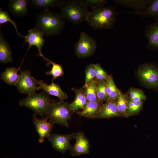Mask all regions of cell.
<instances>
[{"instance_id": "1", "label": "cell", "mask_w": 158, "mask_h": 158, "mask_svg": "<svg viewBox=\"0 0 158 158\" xmlns=\"http://www.w3.org/2000/svg\"><path fill=\"white\" fill-rule=\"evenodd\" d=\"M34 28L44 36H54L59 35L65 25V19L60 14L49 9L36 13Z\"/></svg>"}, {"instance_id": "2", "label": "cell", "mask_w": 158, "mask_h": 158, "mask_svg": "<svg viewBox=\"0 0 158 158\" xmlns=\"http://www.w3.org/2000/svg\"><path fill=\"white\" fill-rule=\"evenodd\" d=\"M118 12L111 6L103 5L92 9L86 21L93 29H110L116 20Z\"/></svg>"}, {"instance_id": "3", "label": "cell", "mask_w": 158, "mask_h": 158, "mask_svg": "<svg viewBox=\"0 0 158 158\" xmlns=\"http://www.w3.org/2000/svg\"><path fill=\"white\" fill-rule=\"evenodd\" d=\"M59 8L60 14L65 20L74 24L86 21L89 12L82 0H64Z\"/></svg>"}, {"instance_id": "4", "label": "cell", "mask_w": 158, "mask_h": 158, "mask_svg": "<svg viewBox=\"0 0 158 158\" xmlns=\"http://www.w3.org/2000/svg\"><path fill=\"white\" fill-rule=\"evenodd\" d=\"M54 101L46 92L34 93L19 101L20 106L24 107L32 110L35 115L43 117L47 114L51 104Z\"/></svg>"}, {"instance_id": "5", "label": "cell", "mask_w": 158, "mask_h": 158, "mask_svg": "<svg viewBox=\"0 0 158 158\" xmlns=\"http://www.w3.org/2000/svg\"><path fill=\"white\" fill-rule=\"evenodd\" d=\"M67 102L54 101L51 104L47 117L53 124L68 127V122L73 112Z\"/></svg>"}, {"instance_id": "6", "label": "cell", "mask_w": 158, "mask_h": 158, "mask_svg": "<svg viewBox=\"0 0 158 158\" xmlns=\"http://www.w3.org/2000/svg\"><path fill=\"white\" fill-rule=\"evenodd\" d=\"M97 48L96 41L86 32H81L79 39L74 45L76 55L79 58L89 57L95 52Z\"/></svg>"}, {"instance_id": "7", "label": "cell", "mask_w": 158, "mask_h": 158, "mask_svg": "<svg viewBox=\"0 0 158 158\" xmlns=\"http://www.w3.org/2000/svg\"><path fill=\"white\" fill-rule=\"evenodd\" d=\"M139 77L147 86L152 88L158 87V69L154 65L145 63L138 70Z\"/></svg>"}, {"instance_id": "8", "label": "cell", "mask_w": 158, "mask_h": 158, "mask_svg": "<svg viewBox=\"0 0 158 158\" xmlns=\"http://www.w3.org/2000/svg\"><path fill=\"white\" fill-rule=\"evenodd\" d=\"M37 85L34 81L29 71H20L19 78L16 86L20 93L28 95L35 93L39 90Z\"/></svg>"}, {"instance_id": "9", "label": "cell", "mask_w": 158, "mask_h": 158, "mask_svg": "<svg viewBox=\"0 0 158 158\" xmlns=\"http://www.w3.org/2000/svg\"><path fill=\"white\" fill-rule=\"evenodd\" d=\"M74 133L65 135L50 134L48 138L53 147L57 151L64 153L70 150L72 146L71 140L73 138Z\"/></svg>"}, {"instance_id": "10", "label": "cell", "mask_w": 158, "mask_h": 158, "mask_svg": "<svg viewBox=\"0 0 158 158\" xmlns=\"http://www.w3.org/2000/svg\"><path fill=\"white\" fill-rule=\"evenodd\" d=\"M73 138L75 139V142L70 150L71 155L78 156L89 153V142L83 132L74 133Z\"/></svg>"}, {"instance_id": "11", "label": "cell", "mask_w": 158, "mask_h": 158, "mask_svg": "<svg viewBox=\"0 0 158 158\" xmlns=\"http://www.w3.org/2000/svg\"><path fill=\"white\" fill-rule=\"evenodd\" d=\"M42 34L35 28L29 30L27 35L24 36V44L28 43L29 47L27 51L32 46H35L37 49L38 53L37 56H44L41 52L42 48L44 45L45 41Z\"/></svg>"}, {"instance_id": "12", "label": "cell", "mask_w": 158, "mask_h": 158, "mask_svg": "<svg viewBox=\"0 0 158 158\" xmlns=\"http://www.w3.org/2000/svg\"><path fill=\"white\" fill-rule=\"evenodd\" d=\"M46 117L42 119L38 118L36 115L33 116V122L36 131L39 134V141L41 143L44 141V139L49 137L53 128V123Z\"/></svg>"}, {"instance_id": "13", "label": "cell", "mask_w": 158, "mask_h": 158, "mask_svg": "<svg viewBox=\"0 0 158 158\" xmlns=\"http://www.w3.org/2000/svg\"><path fill=\"white\" fill-rule=\"evenodd\" d=\"M33 79L35 82L39 85L38 87L39 90L42 89L44 92L48 94L57 97L61 101H63L67 99L68 95L63 90L58 84L52 82L50 85H47L42 80H38L33 77Z\"/></svg>"}, {"instance_id": "14", "label": "cell", "mask_w": 158, "mask_h": 158, "mask_svg": "<svg viewBox=\"0 0 158 158\" xmlns=\"http://www.w3.org/2000/svg\"><path fill=\"white\" fill-rule=\"evenodd\" d=\"M144 35L148 40L147 47L150 49L158 50V20L146 26Z\"/></svg>"}, {"instance_id": "15", "label": "cell", "mask_w": 158, "mask_h": 158, "mask_svg": "<svg viewBox=\"0 0 158 158\" xmlns=\"http://www.w3.org/2000/svg\"><path fill=\"white\" fill-rule=\"evenodd\" d=\"M103 103L99 100L94 102L87 101L83 109L80 111L77 112L80 116L87 118H96L100 112Z\"/></svg>"}, {"instance_id": "16", "label": "cell", "mask_w": 158, "mask_h": 158, "mask_svg": "<svg viewBox=\"0 0 158 158\" xmlns=\"http://www.w3.org/2000/svg\"><path fill=\"white\" fill-rule=\"evenodd\" d=\"M121 116L117 109L116 100H108L103 104L100 112L96 118H108Z\"/></svg>"}, {"instance_id": "17", "label": "cell", "mask_w": 158, "mask_h": 158, "mask_svg": "<svg viewBox=\"0 0 158 158\" xmlns=\"http://www.w3.org/2000/svg\"><path fill=\"white\" fill-rule=\"evenodd\" d=\"M75 94V97L73 101L69 104V107L73 112H77L82 110L88 101L85 97L84 88L78 89L72 88Z\"/></svg>"}, {"instance_id": "18", "label": "cell", "mask_w": 158, "mask_h": 158, "mask_svg": "<svg viewBox=\"0 0 158 158\" xmlns=\"http://www.w3.org/2000/svg\"><path fill=\"white\" fill-rule=\"evenodd\" d=\"M28 0H11L8 4V9L14 16L21 17L28 13Z\"/></svg>"}, {"instance_id": "19", "label": "cell", "mask_w": 158, "mask_h": 158, "mask_svg": "<svg viewBox=\"0 0 158 158\" xmlns=\"http://www.w3.org/2000/svg\"><path fill=\"white\" fill-rule=\"evenodd\" d=\"M152 0H114L117 5L124 6L134 9L135 11H140L147 8Z\"/></svg>"}, {"instance_id": "20", "label": "cell", "mask_w": 158, "mask_h": 158, "mask_svg": "<svg viewBox=\"0 0 158 158\" xmlns=\"http://www.w3.org/2000/svg\"><path fill=\"white\" fill-rule=\"evenodd\" d=\"M20 68L14 67L6 68L1 74V79L8 85L16 86L19 78L18 72Z\"/></svg>"}, {"instance_id": "21", "label": "cell", "mask_w": 158, "mask_h": 158, "mask_svg": "<svg viewBox=\"0 0 158 158\" xmlns=\"http://www.w3.org/2000/svg\"><path fill=\"white\" fill-rule=\"evenodd\" d=\"M12 61V52L9 45L0 31V63L6 64Z\"/></svg>"}, {"instance_id": "22", "label": "cell", "mask_w": 158, "mask_h": 158, "mask_svg": "<svg viewBox=\"0 0 158 158\" xmlns=\"http://www.w3.org/2000/svg\"><path fill=\"white\" fill-rule=\"evenodd\" d=\"M128 13L149 17L158 20V0H152L149 6L144 10L139 11L128 12Z\"/></svg>"}, {"instance_id": "23", "label": "cell", "mask_w": 158, "mask_h": 158, "mask_svg": "<svg viewBox=\"0 0 158 158\" xmlns=\"http://www.w3.org/2000/svg\"><path fill=\"white\" fill-rule=\"evenodd\" d=\"M64 0H28V3L37 9L60 7Z\"/></svg>"}, {"instance_id": "24", "label": "cell", "mask_w": 158, "mask_h": 158, "mask_svg": "<svg viewBox=\"0 0 158 158\" xmlns=\"http://www.w3.org/2000/svg\"><path fill=\"white\" fill-rule=\"evenodd\" d=\"M105 81L107 95V100H116L121 92L115 85L112 77L109 75Z\"/></svg>"}, {"instance_id": "25", "label": "cell", "mask_w": 158, "mask_h": 158, "mask_svg": "<svg viewBox=\"0 0 158 158\" xmlns=\"http://www.w3.org/2000/svg\"><path fill=\"white\" fill-rule=\"evenodd\" d=\"M97 81L94 80L89 84L83 86L85 97L88 101L94 102L99 100L97 94Z\"/></svg>"}, {"instance_id": "26", "label": "cell", "mask_w": 158, "mask_h": 158, "mask_svg": "<svg viewBox=\"0 0 158 158\" xmlns=\"http://www.w3.org/2000/svg\"><path fill=\"white\" fill-rule=\"evenodd\" d=\"M42 58L44 60L48 62V64H51L52 65L51 70L46 73V74L47 75H51L53 76L52 82L56 78L60 77L63 75L64 72L61 65L54 62L44 56Z\"/></svg>"}, {"instance_id": "27", "label": "cell", "mask_w": 158, "mask_h": 158, "mask_svg": "<svg viewBox=\"0 0 158 158\" xmlns=\"http://www.w3.org/2000/svg\"><path fill=\"white\" fill-rule=\"evenodd\" d=\"M128 101L127 95L123 94L121 92L116 100L117 109L121 115H123L126 116Z\"/></svg>"}, {"instance_id": "28", "label": "cell", "mask_w": 158, "mask_h": 158, "mask_svg": "<svg viewBox=\"0 0 158 158\" xmlns=\"http://www.w3.org/2000/svg\"><path fill=\"white\" fill-rule=\"evenodd\" d=\"M97 94L98 100L103 103L107 100V95L106 81L105 80L97 81Z\"/></svg>"}, {"instance_id": "29", "label": "cell", "mask_w": 158, "mask_h": 158, "mask_svg": "<svg viewBox=\"0 0 158 158\" xmlns=\"http://www.w3.org/2000/svg\"><path fill=\"white\" fill-rule=\"evenodd\" d=\"M142 105V101H135L131 99L128 101V109L126 116L135 114L141 110Z\"/></svg>"}, {"instance_id": "30", "label": "cell", "mask_w": 158, "mask_h": 158, "mask_svg": "<svg viewBox=\"0 0 158 158\" xmlns=\"http://www.w3.org/2000/svg\"><path fill=\"white\" fill-rule=\"evenodd\" d=\"M7 22H9L12 24L16 30L17 34L20 37H24V36L20 34L18 32L17 27V24L16 22L11 18L7 11L3 10L1 8L0 9V27L1 28L2 24Z\"/></svg>"}, {"instance_id": "31", "label": "cell", "mask_w": 158, "mask_h": 158, "mask_svg": "<svg viewBox=\"0 0 158 158\" xmlns=\"http://www.w3.org/2000/svg\"><path fill=\"white\" fill-rule=\"evenodd\" d=\"M85 79L84 85L89 84L96 79L95 70L93 64L87 66L85 70Z\"/></svg>"}, {"instance_id": "32", "label": "cell", "mask_w": 158, "mask_h": 158, "mask_svg": "<svg viewBox=\"0 0 158 158\" xmlns=\"http://www.w3.org/2000/svg\"><path fill=\"white\" fill-rule=\"evenodd\" d=\"M130 99L135 101H142L146 98L144 92L141 90L133 88H130L128 92Z\"/></svg>"}, {"instance_id": "33", "label": "cell", "mask_w": 158, "mask_h": 158, "mask_svg": "<svg viewBox=\"0 0 158 158\" xmlns=\"http://www.w3.org/2000/svg\"><path fill=\"white\" fill-rule=\"evenodd\" d=\"M96 73V79L97 81L105 80L108 78L109 75L99 63L93 64Z\"/></svg>"}, {"instance_id": "34", "label": "cell", "mask_w": 158, "mask_h": 158, "mask_svg": "<svg viewBox=\"0 0 158 158\" xmlns=\"http://www.w3.org/2000/svg\"><path fill=\"white\" fill-rule=\"evenodd\" d=\"M83 2L88 8L91 7L92 9L104 5L107 3L105 0H82Z\"/></svg>"}]
</instances>
